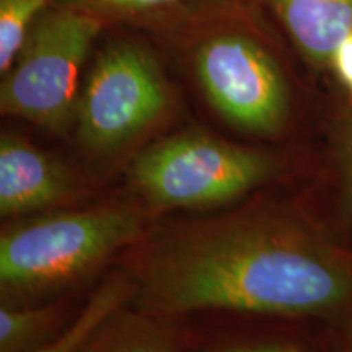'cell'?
Wrapping results in <instances>:
<instances>
[{"label": "cell", "mask_w": 352, "mask_h": 352, "mask_svg": "<svg viewBox=\"0 0 352 352\" xmlns=\"http://www.w3.org/2000/svg\"><path fill=\"white\" fill-rule=\"evenodd\" d=\"M168 90L155 59L129 43L101 52L78 101V134L94 151H113L160 118Z\"/></svg>", "instance_id": "cell-5"}, {"label": "cell", "mask_w": 352, "mask_h": 352, "mask_svg": "<svg viewBox=\"0 0 352 352\" xmlns=\"http://www.w3.org/2000/svg\"><path fill=\"white\" fill-rule=\"evenodd\" d=\"M113 316L78 352H175V334L164 323L138 316Z\"/></svg>", "instance_id": "cell-9"}, {"label": "cell", "mask_w": 352, "mask_h": 352, "mask_svg": "<svg viewBox=\"0 0 352 352\" xmlns=\"http://www.w3.org/2000/svg\"><path fill=\"white\" fill-rule=\"evenodd\" d=\"M178 2L179 0H51V6L87 13L109 23L160 10Z\"/></svg>", "instance_id": "cell-13"}, {"label": "cell", "mask_w": 352, "mask_h": 352, "mask_svg": "<svg viewBox=\"0 0 352 352\" xmlns=\"http://www.w3.org/2000/svg\"><path fill=\"white\" fill-rule=\"evenodd\" d=\"M226 352H300V351L292 346H284V344H261V346L239 347V349H230Z\"/></svg>", "instance_id": "cell-15"}, {"label": "cell", "mask_w": 352, "mask_h": 352, "mask_svg": "<svg viewBox=\"0 0 352 352\" xmlns=\"http://www.w3.org/2000/svg\"><path fill=\"white\" fill-rule=\"evenodd\" d=\"M272 162L264 153L204 134L162 140L135 158L134 186L160 208H197L232 201L266 182Z\"/></svg>", "instance_id": "cell-4"}, {"label": "cell", "mask_w": 352, "mask_h": 352, "mask_svg": "<svg viewBox=\"0 0 352 352\" xmlns=\"http://www.w3.org/2000/svg\"><path fill=\"white\" fill-rule=\"evenodd\" d=\"M46 310L2 307L0 310V352H30L50 324ZM34 352V351H33Z\"/></svg>", "instance_id": "cell-12"}, {"label": "cell", "mask_w": 352, "mask_h": 352, "mask_svg": "<svg viewBox=\"0 0 352 352\" xmlns=\"http://www.w3.org/2000/svg\"><path fill=\"white\" fill-rule=\"evenodd\" d=\"M349 184H351V197H352V162H351V173H349Z\"/></svg>", "instance_id": "cell-16"}, {"label": "cell", "mask_w": 352, "mask_h": 352, "mask_svg": "<svg viewBox=\"0 0 352 352\" xmlns=\"http://www.w3.org/2000/svg\"><path fill=\"white\" fill-rule=\"evenodd\" d=\"M127 285L122 280H109L87 303L85 310L78 315L57 340L47 342L34 352H78L82 346L116 314L124 300Z\"/></svg>", "instance_id": "cell-10"}, {"label": "cell", "mask_w": 352, "mask_h": 352, "mask_svg": "<svg viewBox=\"0 0 352 352\" xmlns=\"http://www.w3.org/2000/svg\"><path fill=\"white\" fill-rule=\"evenodd\" d=\"M352 296V274L297 232L246 222L183 241L148 271L142 305L164 314H318Z\"/></svg>", "instance_id": "cell-1"}, {"label": "cell", "mask_w": 352, "mask_h": 352, "mask_svg": "<svg viewBox=\"0 0 352 352\" xmlns=\"http://www.w3.org/2000/svg\"><path fill=\"white\" fill-rule=\"evenodd\" d=\"M107 25L87 13L47 8L3 74L2 113L52 131L65 129L76 108L82 65Z\"/></svg>", "instance_id": "cell-2"}, {"label": "cell", "mask_w": 352, "mask_h": 352, "mask_svg": "<svg viewBox=\"0 0 352 352\" xmlns=\"http://www.w3.org/2000/svg\"><path fill=\"white\" fill-rule=\"evenodd\" d=\"M69 171L16 135L0 140V212L19 215L50 208L70 192Z\"/></svg>", "instance_id": "cell-7"}, {"label": "cell", "mask_w": 352, "mask_h": 352, "mask_svg": "<svg viewBox=\"0 0 352 352\" xmlns=\"http://www.w3.org/2000/svg\"><path fill=\"white\" fill-rule=\"evenodd\" d=\"M51 0H0V70L6 74Z\"/></svg>", "instance_id": "cell-11"}, {"label": "cell", "mask_w": 352, "mask_h": 352, "mask_svg": "<svg viewBox=\"0 0 352 352\" xmlns=\"http://www.w3.org/2000/svg\"><path fill=\"white\" fill-rule=\"evenodd\" d=\"M196 76L214 108L254 134H271L287 113V88L271 56L241 34H219L197 47Z\"/></svg>", "instance_id": "cell-6"}, {"label": "cell", "mask_w": 352, "mask_h": 352, "mask_svg": "<svg viewBox=\"0 0 352 352\" xmlns=\"http://www.w3.org/2000/svg\"><path fill=\"white\" fill-rule=\"evenodd\" d=\"M329 63L333 64L342 85L352 94V33L336 47Z\"/></svg>", "instance_id": "cell-14"}, {"label": "cell", "mask_w": 352, "mask_h": 352, "mask_svg": "<svg viewBox=\"0 0 352 352\" xmlns=\"http://www.w3.org/2000/svg\"><path fill=\"white\" fill-rule=\"evenodd\" d=\"M272 8L300 51L315 63H329L352 33V0H259Z\"/></svg>", "instance_id": "cell-8"}, {"label": "cell", "mask_w": 352, "mask_h": 352, "mask_svg": "<svg viewBox=\"0 0 352 352\" xmlns=\"http://www.w3.org/2000/svg\"><path fill=\"white\" fill-rule=\"evenodd\" d=\"M138 232V215L122 209L33 220L0 239V283L16 290L59 284L96 266Z\"/></svg>", "instance_id": "cell-3"}]
</instances>
